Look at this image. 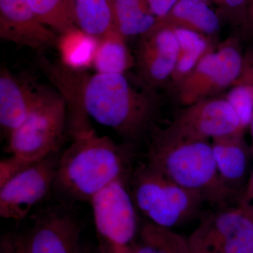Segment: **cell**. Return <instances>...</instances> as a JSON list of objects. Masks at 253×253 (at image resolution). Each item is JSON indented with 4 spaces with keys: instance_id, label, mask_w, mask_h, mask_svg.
<instances>
[{
    "instance_id": "6da1fadb",
    "label": "cell",
    "mask_w": 253,
    "mask_h": 253,
    "mask_svg": "<svg viewBox=\"0 0 253 253\" xmlns=\"http://www.w3.org/2000/svg\"><path fill=\"white\" fill-rule=\"evenodd\" d=\"M40 66L66 100L71 136L92 130L89 118L111 128L127 144L155 128L160 109L157 90L126 73L89 74L61 61L42 59Z\"/></svg>"
},
{
    "instance_id": "7a4b0ae2",
    "label": "cell",
    "mask_w": 253,
    "mask_h": 253,
    "mask_svg": "<svg viewBox=\"0 0 253 253\" xmlns=\"http://www.w3.org/2000/svg\"><path fill=\"white\" fill-rule=\"evenodd\" d=\"M126 146L94 130L74 138L60 155L54 186L68 199L90 203L100 191L124 179L131 158Z\"/></svg>"
},
{
    "instance_id": "3957f363",
    "label": "cell",
    "mask_w": 253,
    "mask_h": 253,
    "mask_svg": "<svg viewBox=\"0 0 253 253\" xmlns=\"http://www.w3.org/2000/svg\"><path fill=\"white\" fill-rule=\"evenodd\" d=\"M151 134L146 163L151 168L212 204L224 206L236 194L221 180L208 141L170 139L156 127Z\"/></svg>"
},
{
    "instance_id": "277c9868",
    "label": "cell",
    "mask_w": 253,
    "mask_h": 253,
    "mask_svg": "<svg viewBox=\"0 0 253 253\" xmlns=\"http://www.w3.org/2000/svg\"><path fill=\"white\" fill-rule=\"evenodd\" d=\"M68 126V107L59 91L36 87V96L24 121L8 136L11 156L34 163L57 154Z\"/></svg>"
},
{
    "instance_id": "5b68a950",
    "label": "cell",
    "mask_w": 253,
    "mask_h": 253,
    "mask_svg": "<svg viewBox=\"0 0 253 253\" xmlns=\"http://www.w3.org/2000/svg\"><path fill=\"white\" fill-rule=\"evenodd\" d=\"M131 197L151 223L167 229L192 219L205 202L202 195L178 185L144 163L133 171Z\"/></svg>"
},
{
    "instance_id": "8992f818",
    "label": "cell",
    "mask_w": 253,
    "mask_h": 253,
    "mask_svg": "<svg viewBox=\"0 0 253 253\" xmlns=\"http://www.w3.org/2000/svg\"><path fill=\"white\" fill-rule=\"evenodd\" d=\"M243 57L239 38H227L174 87L179 102L189 106L229 89L241 71Z\"/></svg>"
},
{
    "instance_id": "52a82bcc",
    "label": "cell",
    "mask_w": 253,
    "mask_h": 253,
    "mask_svg": "<svg viewBox=\"0 0 253 253\" xmlns=\"http://www.w3.org/2000/svg\"><path fill=\"white\" fill-rule=\"evenodd\" d=\"M89 204L101 241V253H126L134 244L137 221L135 205L124 179L100 191Z\"/></svg>"
},
{
    "instance_id": "ba28073f",
    "label": "cell",
    "mask_w": 253,
    "mask_h": 253,
    "mask_svg": "<svg viewBox=\"0 0 253 253\" xmlns=\"http://www.w3.org/2000/svg\"><path fill=\"white\" fill-rule=\"evenodd\" d=\"M159 129L170 139L184 141L213 140L244 132L230 103L216 96L185 106L167 127Z\"/></svg>"
},
{
    "instance_id": "9c48e42d",
    "label": "cell",
    "mask_w": 253,
    "mask_h": 253,
    "mask_svg": "<svg viewBox=\"0 0 253 253\" xmlns=\"http://www.w3.org/2000/svg\"><path fill=\"white\" fill-rule=\"evenodd\" d=\"M59 154L33 163L0 186V216L21 220L54 186Z\"/></svg>"
},
{
    "instance_id": "30bf717a",
    "label": "cell",
    "mask_w": 253,
    "mask_h": 253,
    "mask_svg": "<svg viewBox=\"0 0 253 253\" xmlns=\"http://www.w3.org/2000/svg\"><path fill=\"white\" fill-rule=\"evenodd\" d=\"M192 234L213 253H253V204L239 202L211 214Z\"/></svg>"
},
{
    "instance_id": "8fae6325",
    "label": "cell",
    "mask_w": 253,
    "mask_h": 253,
    "mask_svg": "<svg viewBox=\"0 0 253 253\" xmlns=\"http://www.w3.org/2000/svg\"><path fill=\"white\" fill-rule=\"evenodd\" d=\"M179 54L174 29L158 21L154 28L139 37L136 45V76L144 84L157 90L169 83Z\"/></svg>"
},
{
    "instance_id": "7c38bea8",
    "label": "cell",
    "mask_w": 253,
    "mask_h": 253,
    "mask_svg": "<svg viewBox=\"0 0 253 253\" xmlns=\"http://www.w3.org/2000/svg\"><path fill=\"white\" fill-rule=\"evenodd\" d=\"M0 38L42 52L57 47L59 35L41 21L26 0H0Z\"/></svg>"
},
{
    "instance_id": "4fadbf2b",
    "label": "cell",
    "mask_w": 253,
    "mask_h": 253,
    "mask_svg": "<svg viewBox=\"0 0 253 253\" xmlns=\"http://www.w3.org/2000/svg\"><path fill=\"white\" fill-rule=\"evenodd\" d=\"M81 226L75 216L59 209L40 214L26 239L28 253H81Z\"/></svg>"
},
{
    "instance_id": "5bb4252c",
    "label": "cell",
    "mask_w": 253,
    "mask_h": 253,
    "mask_svg": "<svg viewBox=\"0 0 253 253\" xmlns=\"http://www.w3.org/2000/svg\"><path fill=\"white\" fill-rule=\"evenodd\" d=\"M36 96V88L16 77L5 66L0 70V126L9 134L27 117Z\"/></svg>"
},
{
    "instance_id": "9a60e30c",
    "label": "cell",
    "mask_w": 253,
    "mask_h": 253,
    "mask_svg": "<svg viewBox=\"0 0 253 253\" xmlns=\"http://www.w3.org/2000/svg\"><path fill=\"white\" fill-rule=\"evenodd\" d=\"M213 154L223 182L236 192L249 170L250 152L243 135L213 139Z\"/></svg>"
},
{
    "instance_id": "2e32d148",
    "label": "cell",
    "mask_w": 253,
    "mask_h": 253,
    "mask_svg": "<svg viewBox=\"0 0 253 253\" xmlns=\"http://www.w3.org/2000/svg\"><path fill=\"white\" fill-rule=\"evenodd\" d=\"M158 21L211 38L220 29L219 16L209 4L199 0H178L169 13Z\"/></svg>"
},
{
    "instance_id": "e0dca14e",
    "label": "cell",
    "mask_w": 253,
    "mask_h": 253,
    "mask_svg": "<svg viewBox=\"0 0 253 253\" xmlns=\"http://www.w3.org/2000/svg\"><path fill=\"white\" fill-rule=\"evenodd\" d=\"M72 17L78 29L97 40L116 28L113 0H75Z\"/></svg>"
},
{
    "instance_id": "ac0fdd59",
    "label": "cell",
    "mask_w": 253,
    "mask_h": 253,
    "mask_svg": "<svg viewBox=\"0 0 253 253\" xmlns=\"http://www.w3.org/2000/svg\"><path fill=\"white\" fill-rule=\"evenodd\" d=\"M93 65L96 72L101 73H126L135 66L126 39L117 28L98 40Z\"/></svg>"
},
{
    "instance_id": "d6986e66",
    "label": "cell",
    "mask_w": 253,
    "mask_h": 253,
    "mask_svg": "<svg viewBox=\"0 0 253 253\" xmlns=\"http://www.w3.org/2000/svg\"><path fill=\"white\" fill-rule=\"evenodd\" d=\"M172 28L177 38L179 54L169 83L175 87L193 71L205 55L215 47L212 38L189 30Z\"/></svg>"
},
{
    "instance_id": "ffe728a7",
    "label": "cell",
    "mask_w": 253,
    "mask_h": 253,
    "mask_svg": "<svg viewBox=\"0 0 253 253\" xmlns=\"http://www.w3.org/2000/svg\"><path fill=\"white\" fill-rule=\"evenodd\" d=\"M113 6L116 27L126 39L142 36L158 22L146 0H113Z\"/></svg>"
},
{
    "instance_id": "44dd1931",
    "label": "cell",
    "mask_w": 253,
    "mask_h": 253,
    "mask_svg": "<svg viewBox=\"0 0 253 253\" xmlns=\"http://www.w3.org/2000/svg\"><path fill=\"white\" fill-rule=\"evenodd\" d=\"M225 97L245 131L250 126L253 111V44L244 53L241 71Z\"/></svg>"
},
{
    "instance_id": "7402d4cb",
    "label": "cell",
    "mask_w": 253,
    "mask_h": 253,
    "mask_svg": "<svg viewBox=\"0 0 253 253\" xmlns=\"http://www.w3.org/2000/svg\"><path fill=\"white\" fill-rule=\"evenodd\" d=\"M126 253H191L189 238L153 223L145 224L141 241L133 244Z\"/></svg>"
},
{
    "instance_id": "603a6c76",
    "label": "cell",
    "mask_w": 253,
    "mask_h": 253,
    "mask_svg": "<svg viewBox=\"0 0 253 253\" xmlns=\"http://www.w3.org/2000/svg\"><path fill=\"white\" fill-rule=\"evenodd\" d=\"M98 40L78 28L59 35L57 47L60 61L76 70H84L93 65Z\"/></svg>"
},
{
    "instance_id": "cb8c5ba5",
    "label": "cell",
    "mask_w": 253,
    "mask_h": 253,
    "mask_svg": "<svg viewBox=\"0 0 253 253\" xmlns=\"http://www.w3.org/2000/svg\"><path fill=\"white\" fill-rule=\"evenodd\" d=\"M46 26L59 35L76 28L65 0H26Z\"/></svg>"
},
{
    "instance_id": "d4e9b609",
    "label": "cell",
    "mask_w": 253,
    "mask_h": 253,
    "mask_svg": "<svg viewBox=\"0 0 253 253\" xmlns=\"http://www.w3.org/2000/svg\"><path fill=\"white\" fill-rule=\"evenodd\" d=\"M221 14L235 26L242 27L247 0H217Z\"/></svg>"
},
{
    "instance_id": "484cf974",
    "label": "cell",
    "mask_w": 253,
    "mask_h": 253,
    "mask_svg": "<svg viewBox=\"0 0 253 253\" xmlns=\"http://www.w3.org/2000/svg\"><path fill=\"white\" fill-rule=\"evenodd\" d=\"M33 163L26 162L24 160L11 156L1 160L0 163V186L4 185L10 179L16 175Z\"/></svg>"
},
{
    "instance_id": "4316f807",
    "label": "cell",
    "mask_w": 253,
    "mask_h": 253,
    "mask_svg": "<svg viewBox=\"0 0 253 253\" xmlns=\"http://www.w3.org/2000/svg\"><path fill=\"white\" fill-rule=\"evenodd\" d=\"M150 9L157 18L162 19L169 13L178 0H146Z\"/></svg>"
},
{
    "instance_id": "83f0119b",
    "label": "cell",
    "mask_w": 253,
    "mask_h": 253,
    "mask_svg": "<svg viewBox=\"0 0 253 253\" xmlns=\"http://www.w3.org/2000/svg\"><path fill=\"white\" fill-rule=\"evenodd\" d=\"M241 29L245 36L253 37V0H247L244 22Z\"/></svg>"
},
{
    "instance_id": "f1b7e54d",
    "label": "cell",
    "mask_w": 253,
    "mask_h": 253,
    "mask_svg": "<svg viewBox=\"0 0 253 253\" xmlns=\"http://www.w3.org/2000/svg\"><path fill=\"white\" fill-rule=\"evenodd\" d=\"M17 237L10 234L3 236L0 243V253H16Z\"/></svg>"
},
{
    "instance_id": "f546056e",
    "label": "cell",
    "mask_w": 253,
    "mask_h": 253,
    "mask_svg": "<svg viewBox=\"0 0 253 253\" xmlns=\"http://www.w3.org/2000/svg\"><path fill=\"white\" fill-rule=\"evenodd\" d=\"M239 202L248 203V204L253 203V169L249 180L245 186L242 195L240 197Z\"/></svg>"
},
{
    "instance_id": "4dcf8cb0",
    "label": "cell",
    "mask_w": 253,
    "mask_h": 253,
    "mask_svg": "<svg viewBox=\"0 0 253 253\" xmlns=\"http://www.w3.org/2000/svg\"><path fill=\"white\" fill-rule=\"evenodd\" d=\"M191 253H213L205 248L202 244L193 234L189 236Z\"/></svg>"
},
{
    "instance_id": "1f68e13d",
    "label": "cell",
    "mask_w": 253,
    "mask_h": 253,
    "mask_svg": "<svg viewBox=\"0 0 253 253\" xmlns=\"http://www.w3.org/2000/svg\"><path fill=\"white\" fill-rule=\"evenodd\" d=\"M16 253H28L26 249V239L21 236L17 237V247Z\"/></svg>"
},
{
    "instance_id": "d6a6232c",
    "label": "cell",
    "mask_w": 253,
    "mask_h": 253,
    "mask_svg": "<svg viewBox=\"0 0 253 253\" xmlns=\"http://www.w3.org/2000/svg\"><path fill=\"white\" fill-rule=\"evenodd\" d=\"M65 1H66V4H67L68 9H69L71 16H72L73 4H74L75 0H65Z\"/></svg>"
},
{
    "instance_id": "836d02e7",
    "label": "cell",
    "mask_w": 253,
    "mask_h": 253,
    "mask_svg": "<svg viewBox=\"0 0 253 253\" xmlns=\"http://www.w3.org/2000/svg\"><path fill=\"white\" fill-rule=\"evenodd\" d=\"M250 127H251V135H252V141H253V145H252V154L253 156V111L252 113V117H251V123H250Z\"/></svg>"
},
{
    "instance_id": "e575fe53",
    "label": "cell",
    "mask_w": 253,
    "mask_h": 253,
    "mask_svg": "<svg viewBox=\"0 0 253 253\" xmlns=\"http://www.w3.org/2000/svg\"><path fill=\"white\" fill-rule=\"evenodd\" d=\"M81 253H92L89 251V249H86V248H83L82 249V251Z\"/></svg>"
},
{
    "instance_id": "d590c367",
    "label": "cell",
    "mask_w": 253,
    "mask_h": 253,
    "mask_svg": "<svg viewBox=\"0 0 253 253\" xmlns=\"http://www.w3.org/2000/svg\"><path fill=\"white\" fill-rule=\"evenodd\" d=\"M199 1H204V2H206L208 3V4H209L210 1H211V0H199Z\"/></svg>"
}]
</instances>
